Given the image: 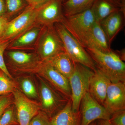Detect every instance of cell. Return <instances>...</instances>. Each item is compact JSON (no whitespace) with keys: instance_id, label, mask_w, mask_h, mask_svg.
I'll return each mask as SVG.
<instances>
[{"instance_id":"44dd1931","label":"cell","mask_w":125,"mask_h":125,"mask_svg":"<svg viewBox=\"0 0 125 125\" xmlns=\"http://www.w3.org/2000/svg\"><path fill=\"white\" fill-rule=\"evenodd\" d=\"M7 56L16 68L26 67L40 60L37 55L19 51L8 52Z\"/></svg>"},{"instance_id":"ac0fdd59","label":"cell","mask_w":125,"mask_h":125,"mask_svg":"<svg viewBox=\"0 0 125 125\" xmlns=\"http://www.w3.org/2000/svg\"><path fill=\"white\" fill-rule=\"evenodd\" d=\"M46 62L68 79L74 70V62L65 52H60Z\"/></svg>"},{"instance_id":"7402d4cb","label":"cell","mask_w":125,"mask_h":125,"mask_svg":"<svg viewBox=\"0 0 125 125\" xmlns=\"http://www.w3.org/2000/svg\"><path fill=\"white\" fill-rule=\"evenodd\" d=\"M6 11L5 17L7 19L22 12L28 6L25 0H5Z\"/></svg>"},{"instance_id":"f546056e","label":"cell","mask_w":125,"mask_h":125,"mask_svg":"<svg viewBox=\"0 0 125 125\" xmlns=\"http://www.w3.org/2000/svg\"><path fill=\"white\" fill-rule=\"evenodd\" d=\"M9 22L8 19L5 17H0V39L2 37Z\"/></svg>"},{"instance_id":"6da1fadb","label":"cell","mask_w":125,"mask_h":125,"mask_svg":"<svg viewBox=\"0 0 125 125\" xmlns=\"http://www.w3.org/2000/svg\"><path fill=\"white\" fill-rule=\"evenodd\" d=\"M95 63L97 69L102 72L112 83H125V64L116 52L112 50L103 52L94 48H85Z\"/></svg>"},{"instance_id":"74e56055","label":"cell","mask_w":125,"mask_h":125,"mask_svg":"<svg viewBox=\"0 0 125 125\" xmlns=\"http://www.w3.org/2000/svg\"></svg>"},{"instance_id":"f1b7e54d","label":"cell","mask_w":125,"mask_h":125,"mask_svg":"<svg viewBox=\"0 0 125 125\" xmlns=\"http://www.w3.org/2000/svg\"><path fill=\"white\" fill-rule=\"evenodd\" d=\"M109 121L112 125H125V110L112 114Z\"/></svg>"},{"instance_id":"8d00e7d4","label":"cell","mask_w":125,"mask_h":125,"mask_svg":"<svg viewBox=\"0 0 125 125\" xmlns=\"http://www.w3.org/2000/svg\"><path fill=\"white\" fill-rule=\"evenodd\" d=\"M66 0H62V2H64L65 1H66Z\"/></svg>"},{"instance_id":"4dcf8cb0","label":"cell","mask_w":125,"mask_h":125,"mask_svg":"<svg viewBox=\"0 0 125 125\" xmlns=\"http://www.w3.org/2000/svg\"><path fill=\"white\" fill-rule=\"evenodd\" d=\"M25 0L29 6L37 8L45 3L48 0Z\"/></svg>"},{"instance_id":"30bf717a","label":"cell","mask_w":125,"mask_h":125,"mask_svg":"<svg viewBox=\"0 0 125 125\" xmlns=\"http://www.w3.org/2000/svg\"><path fill=\"white\" fill-rule=\"evenodd\" d=\"M62 0H48L37 7L36 24L43 27H53L64 18Z\"/></svg>"},{"instance_id":"5b68a950","label":"cell","mask_w":125,"mask_h":125,"mask_svg":"<svg viewBox=\"0 0 125 125\" xmlns=\"http://www.w3.org/2000/svg\"><path fill=\"white\" fill-rule=\"evenodd\" d=\"M39 60L46 61L57 54L65 52L60 37L53 27H43L36 46Z\"/></svg>"},{"instance_id":"d6986e66","label":"cell","mask_w":125,"mask_h":125,"mask_svg":"<svg viewBox=\"0 0 125 125\" xmlns=\"http://www.w3.org/2000/svg\"><path fill=\"white\" fill-rule=\"evenodd\" d=\"M91 9L96 22L99 23L112 13L121 10L111 0H95Z\"/></svg>"},{"instance_id":"484cf974","label":"cell","mask_w":125,"mask_h":125,"mask_svg":"<svg viewBox=\"0 0 125 125\" xmlns=\"http://www.w3.org/2000/svg\"><path fill=\"white\" fill-rule=\"evenodd\" d=\"M10 42V41L0 39V70L4 72L9 78L13 80L7 69L4 57L5 51L7 49Z\"/></svg>"},{"instance_id":"8992f818","label":"cell","mask_w":125,"mask_h":125,"mask_svg":"<svg viewBox=\"0 0 125 125\" xmlns=\"http://www.w3.org/2000/svg\"><path fill=\"white\" fill-rule=\"evenodd\" d=\"M96 22L93 12L90 8L79 13L64 16L61 23L81 44Z\"/></svg>"},{"instance_id":"5bb4252c","label":"cell","mask_w":125,"mask_h":125,"mask_svg":"<svg viewBox=\"0 0 125 125\" xmlns=\"http://www.w3.org/2000/svg\"><path fill=\"white\" fill-rule=\"evenodd\" d=\"M125 19V13L120 10L112 13L100 23L110 46L124 28Z\"/></svg>"},{"instance_id":"d4e9b609","label":"cell","mask_w":125,"mask_h":125,"mask_svg":"<svg viewBox=\"0 0 125 125\" xmlns=\"http://www.w3.org/2000/svg\"><path fill=\"white\" fill-rule=\"evenodd\" d=\"M0 125H19L17 113L13 104L9 106L0 118Z\"/></svg>"},{"instance_id":"e575fe53","label":"cell","mask_w":125,"mask_h":125,"mask_svg":"<svg viewBox=\"0 0 125 125\" xmlns=\"http://www.w3.org/2000/svg\"><path fill=\"white\" fill-rule=\"evenodd\" d=\"M116 52L120 57L121 59L123 61H125V49H123L121 51H117Z\"/></svg>"},{"instance_id":"7a4b0ae2","label":"cell","mask_w":125,"mask_h":125,"mask_svg":"<svg viewBox=\"0 0 125 125\" xmlns=\"http://www.w3.org/2000/svg\"><path fill=\"white\" fill-rule=\"evenodd\" d=\"M19 72L34 73L43 78L63 96L69 99L71 96L68 79L46 61L39 60L26 67L15 68Z\"/></svg>"},{"instance_id":"2e32d148","label":"cell","mask_w":125,"mask_h":125,"mask_svg":"<svg viewBox=\"0 0 125 125\" xmlns=\"http://www.w3.org/2000/svg\"><path fill=\"white\" fill-rule=\"evenodd\" d=\"M42 28L38 25L33 26L10 43L7 49L16 51L36 47Z\"/></svg>"},{"instance_id":"cb8c5ba5","label":"cell","mask_w":125,"mask_h":125,"mask_svg":"<svg viewBox=\"0 0 125 125\" xmlns=\"http://www.w3.org/2000/svg\"><path fill=\"white\" fill-rule=\"evenodd\" d=\"M20 84L21 92L29 98H38L39 94L36 87L31 79L24 77L21 79Z\"/></svg>"},{"instance_id":"83f0119b","label":"cell","mask_w":125,"mask_h":125,"mask_svg":"<svg viewBox=\"0 0 125 125\" xmlns=\"http://www.w3.org/2000/svg\"><path fill=\"white\" fill-rule=\"evenodd\" d=\"M13 104V97L12 93L0 96V118L6 109Z\"/></svg>"},{"instance_id":"d590c367","label":"cell","mask_w":125,"mask_h":125,"mask_svg":"<svg viewBox=\"0 0 125 125\" xmlns=\"http://www.w3.org/2000/svg\"><path fill=\"white\" fill-rule=\"evenodd\" d=\"M89 125H97L96 121L93 122L92 123H90Z\"/></svg>"},{"instance_id":"52a82bcc","label":"cell","mask_w":125,"mask_h":125,"mask_svg":"<svg viewBox=\"0 0 125 125\" xmlns=\"http://www.w3.org/2000/svg\"><path fill=\"white\" fill-rule=\"evenodd\" d=\"M42 110L50 118L62 109L70 99L63 96L45 79H39Z\"/></svg>"},{"instance_id":"1f68e13d","label":"cell","mask_w":125,"mask_h":125,"mask_svg":"<svg viewBox=\"0 0 125 125\" xmlns=\"http://www.w3.org/2000/svg\"><path fill=\"white\" fill-rule=\"evenodd\" d=\"M6 11V9L5 0H0V17H5Z\"/></svg>"},{"instance_id":"d6a6232c","label":"cell","mask_w":125,"mask_h":125,"mask_svg":"<svg viewBox=\"0 0 125 125\" xmlns=\"http://www.w3.org/2000/svg\"><path fill=\"white\" fill-rule=\"evenodd\" d=\"M120 7L122 10L125 13V0H111Z\"/></svg>"},{"instance_id":"9a60e30c","label":"cell","mask_w":125,"mask_h":125,"mask_svg":"<svg viewBox=\"0 0 125 125\" xmlns=\"http://www.w3.org/2000/svg\"><path fill=\"white\" fill-rule=\"evenodd\" d=\"M111 80L102 72L97 69L90 82L88 92L96 101L103 106Z\"/></svg>"},{"instance_id":"603a6c76","label":"cell","mask_w":125,"mask_h":125,"mask_svg":"<svg viewBox=\"0 0 125 125\" xmlns=\"http://www.w3.org/2000/svg\"><path fill=\"white\" fill-rule=\"evenodd\" d=\"M17 88L18 85L14 81L0 70V96L12 93Z\"/></svg>"},{"instance_id":"277c9868","label":"cell","mask_w":125,"mask_h":125,"mask_svg":"<svg viewBox=\"0 0 125 125\" xmlns=\"http://www.w3.org/2000/svg\"><path fill=\"white\" fill-rule=\"evenodd\" d=\"M94 72L83 65L74 62L73 73L69 78L71 90L72 109L80 111L81 102L85 94L88 92L90 82Z\"/></svg>"},{"instance_id":"ba28073f","label":"cell","mask_w":125,"mask_h":125,"mask_svg":"<svg viewBox=\"0 0 125 125\" xmlns=\"http://www.w3.org/2000/svg\"><path fill=\"white\" fill-rule=\"evenodd\" d=\"M37 8L28 6L18 16L7 23L0 39L10 42L36 25Z\"/></svg>"},{"instance_id":"8fae6325","label":"cell","mask_w":125,"mask_h":125,"mask_svg":"<svg viewBox=\"0 0 125 125\" xmlns=\"http://www.w3.org/2000/svg\"><path fill=\"white\" fill-rule=\"evenodd\" d=\"M81 125H89L98 120H109L111 115L103 106L96 101L88 92L85 94L81 102Z\"/></svg>"},{"instance_id":"4fadbf2b","label":"cell","mask_w":125,"mask_h":125,"mask_svg":"<svg viewBox=\"0 0 125 125\" xmlns=\"http://www.w3.org/2000/svg\"><path fill=\"white\" fill-rule=\"evenodd\" d=\"M81 45L85 49L94 48L103 52L112 50L100 23L96 21Z\"/></svg>"},{"instance_id":"7c38bea8","label":"cell","mask_w":125,"mask_h":125,"mask_svg":"<svg viewBox=\"0 0 125 125\" xmlns=\"http://www.w3.org/2000/svg\"><path fill=\"white\" fill-rule=\"evenodd\" d=\"M103 106L111 115L125 110V83H111L108 88Z\"/></svg>"},{"instance_id":"3957f363","label":"cell","mask_w":125,"mask_h":125,"mask_svg":"<svg viewBox=\"0 0 125 125\" xmlns=\"http://www.w3.org/2000/svg\"><path fill=\"white\" fill-rule=\"evenodd\" d=\"M54 27L62 40L65 51L74 62L79 63L94 72L96 65L86 49L67 31L61 23Z\"/></svg>"},{"instance_id":"9c48e42d","label":"cell","mask_w":125,"mask_h":125,"mask_svg":"<svg viewBox=\"0 0 125 125\" xmlns=\"http://www.w3.org/2000/svg\"><path fill=\"white\" fill-rule=\"evenodd\" d=\"M12 94L19 125H29L32 118L42 110L41 104L31 100L18 88Z\"/></svg>"},{"instance_id":"ffe728a7","label":"cell","mask_w":125,"mask_h":125,"mask_svg":"<svg viewBox=\"0 0 125 125\" xmlns=\"http://www.w3.org/2000/svg\"><path fill=\"white\" fill-rule=\"evenodd\" d=\"M95 0H66L62 2L64 16H70L91 8Z\"/></svg>"},{"instance_id":"e0dca14e","label":"cell","mask_w":125,"mask_h":125,"mask_svg":"<svg viewBox=\"0 0 125 125\" xmlns=\"http://www.w3.org/2000/svg\"><path fill=\"white\" fill-rule=\"evenodd\" d=\"M81 114L73 111L70 99L64 107L51 118V125H81Z\"/></svg>"},{"instance_id":"4316f807","label":"cell","mask_w":125,"mask_h":125,"mask_svg":"<svg viewBox=\"0 0 125 125\" xmlns=\"http://www.w3.org/2000/svg\"><path fill=\"white\" fill-rule=\"evenodd\" d=\"M29 125H51V118L45 112L40 110L32 118Z\"/></svg>"},{"instance_id":"836d02e7","label":"cell","mask_w":125,"mask_h":125,"mask_svg":"<svg viewBox=\"0 0 125 125\" xmlns=\"http://www.w3.org/2000/svg\"><path fill=\"white\" fill-rule=\"evenodd\" d=\"M96 121L97 125H112L107 120H98Z\"/></svg>"}]
</instances>
